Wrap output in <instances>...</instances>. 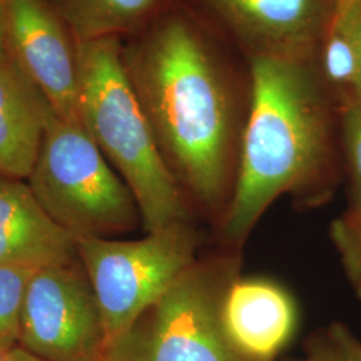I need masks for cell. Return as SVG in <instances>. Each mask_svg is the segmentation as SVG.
<instances>
[{
    "label": "cell",
    "mask_w": 361,
    "mask_h": 361,
    "mask_svg": "<svg viewBox=\"0 0 361 361\" xmlns=\"http://www.w3.org/2000/svg\"><path fill=\"white\" fill-rule=\"evenodd\" d=\"M4 361H44L25 348L16 345L4 353Z\"/></svg>",
    "instance_id": "cell-20"
},
{
    "label": "cell",
    "mask_w": 361,
    "mask_h": 361,
    "mask_svg": "<svg viewBox=\"0 0 361 361\" xmlns=\"http://www.w3.org/2000/svg\"><path fill=\"white\" fill-rule=\"evenodd\" d=\"M296 361H340V357L332 338L329 337L328 332H325L322 338L310 345L307 356Z\"/></svg>",
    "instance_id": "cell-18"
},
{
    "label": "cell",
    "mask_w": 361,
    "mask_h": 361,
    "mask_svg": "<svg viewBox=\"0 0 361 361\" xmlns=\"http://www.w3.org/2000/svg\"><path fill=\"white\" fill-rule=\"evenodd\" d=\"M360 7L361 0H335L334 15L329 25L348 19L349 16H352Z\"/></svg>",
    "instance_id": "cell-19"
},
{
    "label": "cell",
    "mask_w": 361,
    "mask_h": 361,
    "mask_svg": "<svg viewBox=\"0 0 361 361\" xmlns=\"http://www.w3.org/2000/svg\"><path fill=\"white\" fill-rule=\"evenodd\" d=\"M32 269L0 265V353L19 344L22 310Z\"/></svg>",
    "instance_id": "cell-14"
},
{
    "label": "cell",
    "mask_w": 361,
    "mask_h": 361,
    "mask_svg": "<svg viewBox=\"0 0 361 361\" xmlns=\"http://www.w3.org/2000/svg\"><path fill=\"white\" fill-rule=\"evenodd\" d=\"M7 1L0 0V54L4 51V43L7 42Z\"/></svg>",
    "instance_id": "cell-21"
},
{
    "label": "cell",
    "mask_w": 361,
    "mask_h": 361,
    "mask_svg": "<svg viewBox=\"0 0 361 361\" xmlns=\"http://www.w3.org/2000/svg\"><path fill=\"white\" fill-rule=\"evenodd\" d=\"M159 3L161 0H66L65 8L78 43L135 30L154 15Z\"/></svg>",
    "instance_id": "cell-13"
},
{
    "label": "cell",
    "mask_w": 361,
    "mask_h": 361,
    "mask_svg": "<svg viewBox=\"0 0 361 361\" xmlns=\"http://www.w3.org/2000/svg\"><path fill=\"white\" fill-rule=\"evenodd\" d=\"M338 140L348 207H361V101L340 109Z\"/></svg>",
    "instance_id": "cell-15"
},
{
    "label": "cell",
    "mask_w": 361,
    "mask_h": 361,
    "mask_svg": "<svg viewBox=\"0 0 361 361\" xmlns=\"http://www.w3.org/2000/svg\"><path fill=\"white\" fill-rule=\"evenodd\" d=\"M18 345L44 361H104L102 316L85 271L74 264L34 271Z\"/></svg>",
    "instance_id": "cell-7"
},
{
    "label": "cell",
    "mask_w": 361,
    "mask_h": 361,
    "mask_svg": "<svg viewBox=\"0 0 361 361\" xmlns=\"http://www.w3.org/2000/svg\"><path fill=\"white\" fill-rule=\"evenodd\" d=\"M221 313L233 345L253 361H274L298 323L295 298L283 285L262 277L238 274L226 288Z\"/></svg>",
    "instance_id": "cell-10"
},
{
    "label": "cell",
    "mask_w": 361,
    "mask_h": 361,
    "mask_svg": "<svg viewBox=\"0 0 361 361\" xmlns=\"http://www.w3.org/2000/svg\"><path fill=\"white\" fill-rule=\"evenodd\" d=\"M7 23L18 65L56 116L82 125L77 56L58 19L39 0H7Z\"/></svg>",
    "instance_id": "cell-9"
},
{
    "label": "cell",
    "mask_w": 361,
    "mask_h": 361,
    "mask_svg": "<svg viewBox=\"0 0 361 361\" xmlns=\"http://www.w3.org/2000/svg\"><path fill=\"white\" fill-rule=\"evenodd\" d=\"M355 27H356V40H357V52H359V70H360L361 89V7L355 13Z\"/></svg>",
    "instance_id": "cell-22"
},
{
    "label": "cell",
    "mask_w": 361,
    "mask_h": 361,
    "mask_svg": "<svg viewBox=\"0 0 361 361\" xmlns=\"http://www.w3.org/2000/svg\"><path fill=\"white\" fill-rule=\"evenodd\" d=\"M250 56L317 61L335 0H195Z\"/></svg>",
    "instance_id": "cell-8"
},
{
    "label": "cell",
    "mask_w": 361,
    "mask_h": 361,
    "mask_svg": "<svg viewBox=\"0 0 361 361\" xmlns=\"http://www.w3.org/2000/svg\"><path fill=\"white\" fill-rule=\"evenodd\" d=\"M77 259V238L44 212L28 182L0 176V265L39 271Z\"/></svg>",
    "instance_id": "cell-11"
},
{
    "label": "cell",
    "mask_w": 361,
    "mask_h": 361,
    "mask_svg": "<svg viewBox=\"0 0 361 361\" xmlns=\"http://www.w3.org/2000/svg\"><path fill=\"white\" fill-rule=\"evenodd\" d=\"M27 180L40 207L77 240L109 238L142 225L134 195L87 131L54 110Z\"/></svg>",
    "instance_id": "cell-4"
},
{
    "label": "cell",
    "mask_w": 361,
    "mask_h": 361,
    "mask_svg": "<svg viewBox=\"0 0 361 361\" xmlns=\"http://www.w3.org/2000/svg\"><path fill=\"white\" fill-rule=\"evenodd\" d=\"M249 106L232 198L217 224L224 247L238 250L285 194L302 207L326 202L343 176L338 106L317 61L250 56Z\"/></svg>",
    "instance_id": "cell-2"
},
{
    "label": "cell",
    "mask_w": 361,
    "mask_h": 361,
    "mask_svg": "<svg viewBox=\"0 0 361 361\" xmlns=\"http://www.w3.org/2000/svg\"><path fill=\"white\" fill-rule=\"evenodd\" d=\"M6 1H7V0H6Z\"/></svg>",
    "instance_id": "cell-24"
},
{
    "label": "cell",
    "mask_w": 361,
    "mask_h": 361,
    "mask_svg": "<svg viewBox=\"0 0 361 361\" xmlns=\"http://www.w3.org/2000/svg\"><path fill=\"white\" fill-rule=\"evenodd\" d=\"M51 106L13 56L0 54V176L28 180Z\"/></svg>",
    "instance_id": "cell-12"
},
{
    "label": "cell",
    "mask_w": 361,
    "mask_h": 361,
    "mask_svg": "<svg viewBox=\"0 0 361 361\" xmlns=\"http://www.w3.org/2000/svg\"><path fill=\"white\" fill-rule=\"evenodd\" d=\"M238 274L237 250L197 258L104 361H253L222 323L224 295Z\"/></svg>",
    "instance_id": "cell-5"
},
{
    "label": "cell",
    "mask_w": 361,
    "mask_h": 361,
    "mask_svg": "<svg viewBox=\"0 0 361 361\" xmlns=\"http://www.w3.org/2000/svg\"><path fill=\"white\" fill-rule=\"evenodd\" d=\"M75 56L82 126L134 195L143 231L193 219L133 87L118 38L78 42Z\"/></svg>",
    "instance_id": "cell-3"
},
{
    "label": "cell",
    "mask_w": 361,
    "mask_h": 361,
    "mask_svg": "<svg viewBox=\"0 0 361 361\" xmlns=\"http://www.w3.org/2000/svg\"><path fill=\"white\" fill-rule=\"evenodd\" d=\"M329 237L353 293L361 298V207H347L329 226Z\"/></svg>",
    "instance_id": "cell-16"
},
{
    "label": "cell",
    "mask_w": 361,
    "mask_h": 361,
    "mask_svg": "<svg viewBox=\"0 0 361 361\" xmlns=\"http://www.w3.org/2000/svg\"><path fill=\"white\" fill-rule=\"evenodd\" d=\"M0 361H4V355L0 353Z\"/></svg>",
    "instance_id": "cell-23"
},
{
    "label": "cell",
    "mask_w": 361,
    "mask_h": 361,
    "mask_svg": "<svg viewBox=\"0 0 361 361\" xmlns=\"http://www.w3.org/2000/svg\"><path fill=\"white\" fill-rule=\"evenodd\" d=\"M201 241L194 219L146 233L141 240H77L78 257L102 316L104 356L198 258Z\"/></svg>",
    "instance_id": "cell-6"
},
{
    "label": "cell",
    "mask_w": 361,
    "mask_h": 361,
    "mask_svg": "<svg viewBox=\"0 0 361 361\" xmlns=\"http://www.w3.org/2000/svg\"><path fill=\"white\" fill-rule=\"evenodd\" d=\"M326 332L335 344L340 361H361V340L345 324H331Z\"/></svg>",
    "instance_id": "cell-17"
},
{
    "label": "cell",
    "mask_w": 361,
    "mask_h": 361,
    "mask_svg": "<svg viewBox=\"0 0 361 361\" xmlns=\"http://www.w3.org/2000/svg\"><path fill=\"white\" fill-rule=\"evenodd\" d=\"M122 55L170 171L193 212L217 225L237 177L249 78L193 13L161 18Z\"/></svg>",
    "instance_id": "cell-1"
}]
</instances>
